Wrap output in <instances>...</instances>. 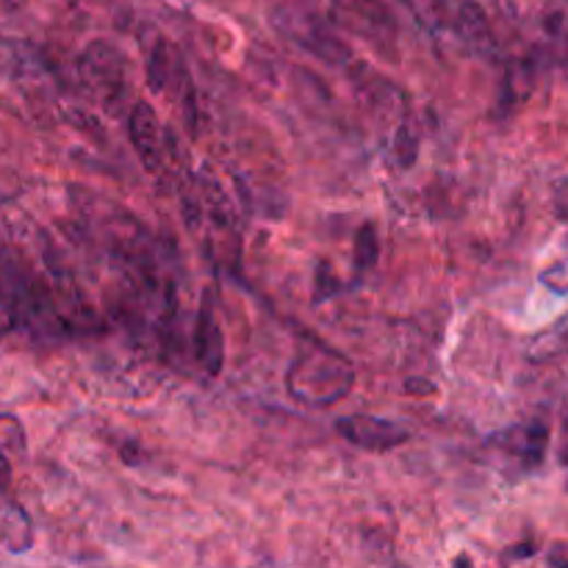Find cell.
Listing matches in <instances>:
<instances>
[{
  "mask_svg": "<svg viewBox=\"0 0 568 568\" xmlns=\"http://www.w3.org/2000/svg\"><path fill=\"white\" fill-rule=\"evenodd\" d=\"M0 103L34 123L54 120L59 81L45 56L29 42L0 39Z\"/></svg>",
  "mask_w": 568,
  "mask_h": 568,
  "instance_id": "obj_1",
  "label": "cell"
},
{
  "mask_svg": "<svg viewBox=\"0 0 568 568\" xmlns=\"http://www.w3.org/2000/svg\"><path fill=\"white\" fill-rule=\"evenodd\" d=\"M355 386V372L344 355L328 347H311L297 355L286 375V388L299 405L330 408Z\"/></svg>",
  "mask_w": 568,
  "mask_h": 568,
  "instance_id": "obj_2",
  "label": "cell"
},
{
  "mask_svg": "<svg viewBox=\"0 0 568 568\" xmlns=\"http://www.w3.org/2000/svg\"><path fill=\"white\" fill-rule=\"evenodd\" d=\"M413 20L433 36H450L472 54L493 50V31L475 0H399Z\"/></svg>",
  "mask_w": 568,
  "mask_h": 568,
  "instance_id": "obj_3",
  "label": "cell"
},
{
  "mask_svg": "<svg viewBox=\"0 0 568 568\" xmlns=\"http://www.w3.org/2000/svg\"><path fill=\"white\" fill-rule=\"evenodd\" d=\"M128 134L130 141H134L136 156L145 164L147 175H152V181L164 186L178 164V156L172 150L175 147V136L164 128L159 112L147 100H136L134 106H130Z\"/></svg>",
  "mask_w": 568,
  "mask_h": 568,
  "instance_id": "obj_4",
  "label": "cell"
},
{
  "mask_svg": "<svg viewBox=\"0 0 568 568\" xmlns=\"http://www.w3.org/2000/svg\"><path fill=\"white\" fill-rule=\"evenodd\" d=\"M277 29L281 34H286V39H292L294 45L308 50L311 56H317L319 61H328V65H347L352 59L347 42L336 34V25L330 23V18H319L317 12L303 7H286L277 14Z\"/></svg>",
  "mask_w": 568,
  "mask_h": 568,
  "instance_id": "obj_5",
  "label": "cell"
},
{
  "mask_svg": "<svg viewBox=\"0 0 568 568\" xmlns=\"http://www.w3.org/2000/svg\"><path fill=\"white\" fill-rule=\"evenodd\" d=\"M328 18L336 29L370 42L380 54H394L397 23L383 0H333Z\"/></svg>",
  "mask_w": 568,
  "mask_h": 568,
  "instance_id": "obj_6",
  "label": "cell"
},
{
  "mask_svg": "<svg viewBox=\"0 0 568 568\" xmlns=\"http://www.w3.org/2000/svg\"><path fill=\"white\" fill-rule=\"evenodd\" d=\"M78 76L83 89L92 94L103 106H117L123 103L125 89H128V67L125 56L109 42H89L78 59Z\"/></svg>",
  "mask_w": 568,
  "mask_h": 568,
  "instance_id": "obj_7",
  "label": "cell"
},
{
  "mask_svg": "<svg viewBox=\"0 0 568 568\" xmlns=\"http://www.w3.org/2000/svg\"><path fill=\"white\" fill-rule=\"evenodd\" d=\"M341 439L366 452H388L410 441V430L380 417H344L336 422Z\"/></svg>",
  "mask_w": 568,
  "mask_h": 568,
  "instance_id": "obj_8",
  "label": "cell"
},
{
  "mask_svg": "<svg viewBox=\"0 0 568 568\" xmlns=\"http://www.w3.org/2000/svg\"><path fill=\"white\" fill-rule=\"evenodd\" d=\"M192 347L197 364L203 366L208 375H219L225 366V336L223 325H219L217 311H214L212 294L205 292L203 303H200V311L194 317V333H192Z\"/></svg>",
  "mask_w": 568,
  "mask_h": 568,
  "instance_id": "obj_9",
  "label": "cell"
},
{
  "mask_svg": "<svg viewBox=\"0 0 568 568\" xmlns=\"http://www.w3.org/2000/svg\"><path fill=\"white\" fill-rule=\"evenodd\" d=\"M183 67L175 61V54H172V47L167 42H156L150 54H147V83L152 87V92H170L172 87V78L181 72Z\"/></svg>",
  "mask_w": 568,
  "mask_h": 568,
  "instance_id": "obj_10",
  "label": "cell"
},
{
  "mask_svg": "<svg viewBox=\"0 0 568 568\" xmlns=\"http://www.w3.org/2000/svg\"><path fill=\"white\" fill-rule=\"evenodd\" d=\"M34 533H31L29 515L18 508V504H3L0 508V544H7V549L23 552L29 549Z\"/></svg>",
  "mask_w": 568,
  "mask_h": 568,
  "instance_id": "obj_11",
  "label": "cell"
},
{
  "mask_svg": "<svg viewBox=\"0 0 568 568\" xmlns=\"http://www.w3.org/2000/svg\"><path fill=\"white\" fill-rule=\"evenodd\" d=\"M546 444H549V430H546L544 422H533L519 430V446L515 450H519L527 466H538L544 461Z\"/></svg>",
  "mask_w": 568,
  "mask_h": 568,
  "instance_id": "obj_12",
  "label": "cell"
},
{
  "mask_svg": "<svg viewBox=\"0 0 568 568\" xmlns=\"http://www.w3.org/2000/svg\"><path fill=\"white\" fill-rule=\"evenodd\" d=\"M377 252H380V239H377L375 225H364V228L357 230L355 247H352L357 270H372L377 261Z\"/></svg>",
  "mask_w": 568,
  "mask_h": 568,
  "instance_id": "obj_13",
  "label": "cell"
},
{
  "mask_svg": "<svg viewBox=\"0 0 568 568\" xmlns=\"http://www.w3.org/2000/svg\"><path fill=\"white\" fill-rule=\"evenodd\" d=\"M541 283L555 294H568V258H560L541 272Z\"/></svg>",
  "mask_w": 568,
  "mask_h": 568,
  "instance_id": "obj_14",
  "label": "cell"
},
{
  "mask_svg": "<svg viewBox=\"0 0 568 568\" xmlns=\"http://www.w3.org/2000/svg\"><path fill=\"white\" fill-rule=\"evenodd\" d=\"M555 214L560 219H568V178H563L555 186Z\"/></svg>",
  "mask_w": 568,
  "mask_h": 568,
  "instance_id": "obj_15",
  "label": "cell"
},
{
  "mask_svg": "<svg viewBox=\"0 0 568 568\" xmlns=\"http://www.w3.org/2000/svg\"><path fill=\"white\" fill-rule=\"evenodd\" d=\"M9 482H12V463H9V457L0 450V491H7Z\"/></svg>",
  "mask_w": 568,
  "mask_h": 568,
  "instance_id": "obj_16",
  "label": "cell"
}]
</instances>
